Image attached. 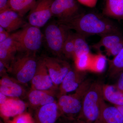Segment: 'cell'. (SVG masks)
Segmentation results:
<instances>
[{
  "instance_id": "cell-10",
  "label": "cell",
  "mask_w": 123,
  "mask_h": 123,
  "mask_svg": "<svg viewBox=\"0 0 123 123\" xmlns=\"http://www.w3.org/2000/svg\"><path fill=\"white\" fill-rule=\"evenodd\" d=\"M77 0H54L51 6L53 16L57 20L68 19L82 12Z\"/></svg>"
},
{
  "instance_id": "cell-33",
  "label": "cell",
  "mask_w": 123,
  "mask_h": 123,
  "mask_svg": "<svg viewBox=\"0 0 123 123\" xmlns=\"http://www.w3.org/2000/svg\"><path fill=\"white\" fill-rule=\"evenodd\" d=\"M8 70L4 64L2 62L0 61V77L8 75Z\"/></svg>"
},
{
  "instance_id": "cell-6",
  "label": "cell",
  "mask_w": 123,
  "mask_h": 123,
  "mask_svg": "<svg viewBox=\"0 0 123 123\" xmlns=\"http://www.w3.org/2000/svg\"><path fill=\"white\" fill-rule=\"evenodd\" d=\"M70 31L56 20L46 26L44 36L48 48L53 55L60 58L63 55V46Z\"/></svg>"
},
{
  "instance_id": "cell-8",
  "label": "cell",
  "mask_w": 123,
  "mask_h": 123,
  "mask_svg": "<svg viewBox=\"0 0 123 123\" xmlns=\"http://www.w3.org/2000/svg\"><path fill=\"white\" fill-rule=\"evenodd\" d=\"M43 59L53 84L58 88L72 66L60 57L46 56Z\"/></svg>"
},
{
  "instance_id": "cell-5",
  "label": "cell",
  "mask_w": 123,
  "mask_h": 123,
  "mask_svg": "<svg viewBox=\"0 0 123 123\" xmlns=\"http://www.w3.org/2000/svg\"><path fill=\"white\" fill-rule=\"evenodd\" d=\"M10 36L17 43L18 52L34 55L41 48L43 36L39 28L29 23Z\"/></svg>"
},
{
  "instance_id": "cell-36",
  "label": "cell",
  "mask_w": 123,
  "mask_h": 123,
  "mask_svg": "<svg viewBox=\"0 0 123 123\" xmlns=\"http://www.w3.org/2000/svg\"><path fill=\"white\" fill-rule=\"evenodd\" d=\"M8 98L9 97L0 92V105L4 103Z\"/></svg>"
},
{
  "instance_id": "cell-12",
  "label": "cell",
  "mask_w": 123,
  "mask_h": 123,
  "mask_svg": "<svg viewBox=\"0 0 123 123\" xmlns=\"http://www.w3.org/2000/svg\"><path fill=\"white\" fill-rule=\"evenodd\" d=\"M29 104L18 98L9 97L7 101L0 105V113L6 122L26 112Z\"/></svg>"
},
{
  "instance_id": "cell-7",
  "label": "cell",
  "mask_w": 123,
  "mask_h": 123,
  "mask_svg": "<svg viewBox=\"0 0 123 123\" xmlns=\"http://www.w3.org/2000/svg\"><path fill=\"white\" fill-rule=\"evenodd\" d=\"M54 0H37L27 16L29 24L40 28L52 17L51 6Z\"/></svg>"
},
{
  "instance_id": "cell-18",
  "label": "cell",
  "mask_w": 123,
  "mask_h": 123,
  "mask_svg": "<svg viewBox=\"0 0 123 123\" xmlns=\"http://www.w3.org/2000/svg\"><path fill=\"white\" fill-rule=\"evenodd\" d=\"M95 123H123V116L115 106L104 103L98 119Z\"/></svg>"
},
{
  "instance_id": "cell-34",
  "label": "cell",
  "mask_w": 123,
  "mask_h": 123,
  "mask_svg": "<svg viewBox=\"0 0 123 123\" xmlns=\"http://www.w3.org/2000/svg\"><path fill=\"white\" fill-rule=\"evenodd\" d=\"M117 85L116 86L117 88L120 90L123 91V72L119 75Z\"/></svg>"
},
{
  "instance_id": "cell-19",
  "label": "cell",
  "mask_w": 123,
  "mask_h": 123,
  "mask_svg": "<svg viewBox=\"0 0 123 123\" xmlns=\"http://www.w3.org/2000/svg\"><path fill=\"white\" fill-rule=\"evenodd\" d=\"M102 13L108 18L123 20V0H104Z\"/></svg>"
},
{
  "instance_id": "cell-23",
  "label": "cell",
  "mask_w": 123,
  "mask_h": 123,
  "mask_svg": "<svg viewBox=\"0 0 123 123\" xmlns=\"http://www.w3.org/2000/svg\"><path fill=\"white\" fill-rule=\"evenodd\" d=\"M108 74L111 77L119 76L123 72V48L113 59L109 61Z\"/></svg>"
},
{
  "instance_id": "cell-15",
  "label": "cell",
  "mask_w": 123,
  "mask_h": 123,
  "mask_svg": "<svg viewBox=\"0 0 123 123\" xmlns=\"http://www.w3.org/2000/svg\"><path fill=\"white\" fill-rule=\"evenodd\" d=\"M23 18L17 12L10 8L0 13V26L10 34L28 24Z\"/></svg>"
},
{
  "instance_id": "cell-13",
  "label": "cell",
  "mask_w": 123,
  "mask_h": 123,
  "mask_svg": "<svg viewBox=\"0 0 123 123\" xmlns=\"http://www.w3.org/2000/svg\"><path fill=\"white\" fill-rule=\"evenodd\" d=\"M35 110L33 118L34 123H56L61 117L56 101L40 107Z\"/></svg>"
},
{
  "instance_id": "cell-25",
  "label": "cell",
  "mask_w": 123,
  "mask_h": 123,
  "mask_svg": "<svg viewBox=\"0 0 123 123\" xmlns=\"http://www.w3.org/2000/svg\"><path fill=\"white\" fill-rule=\"evenodd\" d=\"M107 60L105 56L101 53L92 55V60L89 71L101 73L105 69Z\"/></svg>"
},
{
  "instance_id": "cell-24",
  "label": "cell",
  "mask_w": 123,
  "mask_h": 123,
  "mask_svg": "<svg viewBox=\"0 0 123 123\" xmlns=\"http://www.w3.org/2000/svg\"><path fill=\"white\" fill-rule=\"evenodd\" d=\"M73 37L75 47L74 59L75 57L82 53H90V48L86 40V37L76 33H73Z\"/></svg>"
},
{
  "instance_id": "cell-22",
  "label": "cell",
  "mask_w": 123,
  "mask_h": 123,
  "mask_svg": "<svg viewBox=\"0 0 123 123\" xmlns=\"http://www.w3.org/2000/svg\"><path fill=\"white\" fill-rule=\"evenodd\" d=\"M37 0H8V5L12 10L23 17L35 4Z\"/></svg>"
},
{
  "instance_id": "cell-30",
  "label": "cell",
  "mask_w": 123,
  "mask_h": 123,
  "mask_svg": "<svg viewBox=\"0 0 123 123\" xmlns=\"http://www.w3.org/2000/svg\"><path fill=\"white\" fill-rule=\"evenodd\" d=\"M98 0H77L79 4L90 8L94 7Z\"/></svg>"
},
{
  "instance_id": "cell-29",
  "label": "cell",
  "mask_w": 123,
  "mask_h": 123,
  "mask_svg": "<svg viewBox=\"0 0 123 123\" xmlns=\"http://www.w3.org/2000/svg\"><path fill=\"white\" fill-rule=\"evenodd\" d=\"M123 48V40L113 46L111 49L106 51L107 54L109 56H116Z\"/></svg>"
},
{
  "instance_id": "cell-2",
  "label": "cell",
  "mask_w": 123,
  "mask_h": 123,
  "mask_svg": "<svg viewBox=\"0 0 123 123\" xmlns=\"http://www.w3.org/2000/svg\"><path fill=\"white\" fill-rule=\"evenodd\" d=\"M104 85L93 82L84 97L81 111L77 118L80 123H95L99 118L104 101Z\"/></svg>"
},
{
  "instance_id": "cell-17",
  "label": "cell",
  "mask_w": 123,
  "mask_h": 123,
  "mask_svg": "<svg viewBox=\"0 0 123 123\" xmlns=\"http://www.w3.org/2000/svg\"><path fill=\"white\" fill-rule=\"evenodd\" d=\"M18 52L17 43L10 36L4 42L0 43V61L4 63L7 70Z\"/></svg>"
},
{
  "instance_id": "cell-21",
  "label": "cell",
  "mask_w": 123,
  "mask_h": 123,
  "mask_svg": "<svg viewBox=\"0 0 123 123\" xmlns=\"http://www.w3.org/2000/svg\"><path fill=\"white\" fill-rule=\"evenodd\" d=\"M103 94L104 99L115 105H123V91L116 86L104 85Z\"/></svg>"
},
{
  "instance_id": "cell-37",
  "label": "cell",
  "mask_w": 123,
  "mask_h": 123,
  "mask_svg": "<svg viewBox=\"0 0 123 123\" xmlns=\"http://www.w3.org/2000/svg\"><path fill=\"white\" fill-rule=\"evenodd\" d=\"M119 111H120L121 112V114L123 115V105H120V106H116L115 105Z\"/></svg>"
},
{
  "instance_id": "cell-20",
  "label": "cell",
  "mask_w": 123,
  "mask_h": 123,
  "mask_svg": "<svg viewBox=\"0 0 123 123\" xmlns=\"http://www.w3.org/2000/svg\"><path fill=\"white\" fill-rule=\"evenodd\" d=\"M101 37L99 42L92 46L97 50H99L101 48L103 47L106 51L123 40V36L120 31L110 33Z\"/></svg>"
},
{
  "instance_id": "cell-31",
  "label": "cell",
  "mask_w": 123,
  "mask_h": 123,
  "mask_svg": "<svg viewBox=\"0 0 123 123\" xmlns=\"http://www.w3.org/2000/svg\"><path fill=\"white\" fill-rule=\"evenodd\" d=\"M10 34L2 27L0 26V43L4 42L9 37Z\"/></svg>"
},
{
  "instance_id": "cell-4",
  "label": "cell",
  "mask_w": 123,
  "mask_h": 123,
  "mask_svg": "<svg viewBox=\"0 0 123 123\" xmlns=\"http://www.w3.org/2000/svg\"><path fill=\"white\" fill-rule=\"evenodd\" d=\"M38 60L36 55L18 52L11 62L8 72L23 85L31 82L35 74Z\"/></svg>"
},
{
  "instance_id": "cell-26",
  "label": "cell",
  "mask_w": 123,
  "mask_h": 123,
  "mask_svg": "<svg viewBox=\"0 0 123 123\" xmlns=\"http://www.w3.org/2000/svg\"><path fill=\"white\" fill-rule=\"evenodd\" d=\"M92 55L90 52L85 53L75 57L74 59L75 68L80 71L89 70L91 63Z\"/></svg>"
},
{
  "instance_id": "cell-28",
  "label": "cell",
  "mask_w": 123,
  "mask_h": 123,
  "mask_svg": "<svg viewBox=\"0 0 123 123\" xmlns=\"http://www.w3.org/2000/svg\"><path fill=\"white\" fill-rule=\"evenodd\" d=\"M7 123H34L30 113L25 112L7 121Z\"/></svg>"
},
{
  "instance_id": "cell-32",
  "label": "cell",
  "mask_w": 123,
  "mask_h": 123,
  "mask_svg": "<svg viewBox=\"0 0 123 123\" xmlns=\"http://www.w3.org/2000/svg\"><path fill=\"white\" fill-rule=\"evenodd\" d=\"M8 0H0V13L10 8L8 5Z\"/></svg>"
},
{
  "instance_id": "cell-14",
  "label": "cell",
  "mask_w": 123,
  "mask_h": 123,
  "mask_svg": "<svg viewBox=\"0 0 123 123\" xmlns=\"http://www.w3.org/2000/svg\"><path fill=\"white\" fill-rule=\"evenodd\" d=\"M57 91L42 90L31 89L27 92V98L29 105L35 110L38 108L54 102Z\"/></svg>"
},
{
  "instance_id": "cell-11",
  "label": "cell",
  "mask_w": 123,
  "mask_h": 123,
  "mask_svg": "<svg viewBox=\"0 0 123 123\" xmlns=\"http://www.w3.org/2000/svg\"><path fill=\"white\" fill-rule=\"evenodd\" d=\"M86 71H80L72 66L58 88L57 97L75 91L85 80Z\"/></svg>"
},
{
  "instance_id": "cell-3",
  "label": "cell",
  "mask_w": 123,
  "mask_h": 123,
  "mask_svg": "<svg viewBox=\"0 0 123 123\" xmlns=\"http://www.w3.org/2000/svg\"><path fill=\"white\" fill-rule=\"evenodd\" d=\"M92 82L89 79H86L73 94L57 96L61 117L77 119L81 111L84 97Z\"/></svg>"
},
{
  "instance_id": "cell-16",
  "label": "cell",
  "mask_w": 123,
  "mask_h": 123,
  "mask_svg": "<svg viewBox=\"0 0 123 123\" xmlns=\"http://www.w3.org/2000/svg\"><path fill=\"white\" fill-rule=\"evenodd\" d=\"M23 85L13 77L5 75L0 80V92L8 97L20 98L27 93Z\"/></svg>"
},
{
  "instance_id": "cell-1",
  "label": "cell",
  "mask_w": 123,
  "mask_h": 123,
  "mask_svg": "<svg viewBox=\"0 0 123 123\" xmlns=\"http://www.w3.org/2000/svg\"><path fill=\"white\" fill-rule=\"evenodd\" d=\"M56 21L70 30H74L86 37L94 35L101 37L120 31L116 24L108 18L93 12H82L68 19Z\"/></svg>"
},
{
  "instance_id": "cell-27",
  "label": "cell",
  "mask_w": 123,
  "mask_h": 123,
  "mask_svg": "<svg viewBox=\"0 0 123 123\" xmlns=\"http://www.w3.org/2000/svg\"><path fill=\"white\" fill-rule=\"evenodd\" d=\"M75 52L73 33L70 31L63 46L62 50L63 55L67 59H74Z\"/></svg>"
},
{
  "instance_id": "cell-9",
  "label": "cell",
  "mask_w": 123,
  "mask_h": 123,
  "mask_svg": "<svg viewBox=\"0 0 123 123\" xmlns=\"http://www.w3.org/2000/svg\"><path fill=\"white\" fill-rule=\"evenodd\" d=\"M31 89L42 90L58 91L53 84L43 58L38 60L35 74L31 81Z\"/></svg>"
},
{
  "instance_id": "cell-35",
  "label": "cell",
  "mask_w": 123,
  "mask_h": 123,
  "mask_svg": "<svg viewBox=\"0 0 123 123\" xmlns=\"http://www.w3.org/2000/svg\"><path fill=\"white\" fill-rule=\"evenodd\" d=\"M63 118L64 119L63 121L58 123H80L76 119H69L64 118Z\"/></svg>"
}]
</instances>
